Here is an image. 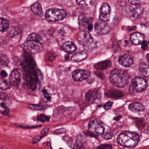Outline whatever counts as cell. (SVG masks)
<instances>
[{"mask_svg":"<svg viewBox=\"0 0 149 149\" xmlns=\"http://www.w3.org/2000/svg\"><path fill=\"white\" fill-rule=\"evenodd\" d=\"M23 47L31 53H38L42 50L44 48L43 40L38 34L31 33L27 38L23 44Z\"/></svg>","mask_w":149,"mask_h":149,"instance_id":"cell-1","label":"cell"},{"mask_svg":"<svg viewBox=\"0 0 149 149\" xmlns=\"http://www.w3.org/2000/svg\"><path fill=\"white\" fill-rule=\"evenodd\" d=\"M140 140L136 133L130 131H124L119 134L117 142L119 144L128 148H133L138 144Z\"/></svg>","mask_w":149,"mask_h":149,"instance_id":"cell-2","label":"cell"},{"mask_svg":"<svg viewBox=\"0 0 149 149\" xmlns=\"http://www.w3.org/2000/svg\"><path fill=\"white\" fill-rule=\"evenodd\" d=\"M128 73L123 70L116 69L111 72L110 75V82L114 85L118 87L126 86L129 81Z\"/></svg>","mask_w":149,"mask_h":149,"instance_id":"cell-3","label":"cell"},{"mask_svg":"<svg viewBox=\"0 0 149 149\" xmlns=\"http://www.w3.org/2000/svg\"><path fill=\"white\" fill-rule=\"evenodd\" d=\"M77 38L79 43L86 50L90 51L96 47V42L94 41L91 34L88 31H81L77 35Z\"/></svg>","mask_w":149,"mask_h":149,"instance_id":"cell-4","label":"cell"},{"mask_svg":"<svg viewBox=\"0 0 149 149\" xmlns=\"http://www.w3.org/2000/svg\"><path fill=\"white\" fill-rule=\"evenodd\" d=\"M67 13L65 10L57 8H52L46 10L45 17L49 22L62 21L66 17Z\"/></svg>","mask_w":149,"mask_h":149,"instance_id":"cell-5","label":"cell"},{"mask_svg":"<svg viewBox=\"0 0 149 149\" xmlns=\"http://www.w3.org/2000/svg\"><path fill=\"white\" fill-rule=\"evenodd\" d=\"M88 127L89 131L95 135H102L105 131L102 122L96 118H93L90 120Z\"/></svg>","mask_w":149,"mask_h":149,"instance_id":"cell-6","label":"cell"},{"mask_svg":"<svg viewBox=\"0 0 149 149\" xmlns=\"http://www.w3.org/2000/svg\"><path fill=\"white\" fill-rule=\"evenodd\" d=\"M79 28L82 31L89 32L93 28V18L88 16L81 15L79 16L78 20Z\"/></svg>","mask_w":149,"mask_h":149,"instance_id":"cell-7","label":"cell"},{"mask_svg":"<svg viewBox=\"0 0 149 149\" xmlns=\"http://www.w3.org/2000/svg\"><path fill=\"white\" fill-rule=\"evenodd\" d=\"M147 83L146 80L141 77L134 78L131 81L130 85V90H134L136 92H141L146 90Z\"/></svg>","mask_w":149,"mask_h":149,"instance_id":"cell-8","label":"cell"},{"mask_svg":"<svg viewBox=\"0 0 149 149\" xmlns=\"http://www.w3.org/2000/svg\"><path fill=\"white\" fill-rule=\"evenodd\" d=\"M74 109L75 108L73 107L66 108L63 106H59L54 110L53 116L55 118L60 119L71 114L74 112Z\"/></svg>","mask_w":149,"mask_h":149,"instance_id":"cell-9","label":"cell"},{"mask_svg":"<svg viewBox=\"0 0 149 149\" xmlns=\"http://www.w3.org/2000/svg\"><path fill=\"white\" fill-rule=\"evenodd\" d=\"M110 12L111 8L110 6L107 3H104L100 9L99 19L102 22H107L110 18Z\"/></svg>","mask_w":149,"mask_h":149,"instance_id":"cell-10","label":"cell"},{"mask_svg":"<svg viewBox=\"0 0 149 149\" xmlns=\"http://www.w3.org/2000/svg\"><path fill=\"white\" fill-rule=\"evenodd\" d=\"M22 73L19 69H14L11 71L9 78L10 83L11 86L17 87L19 86L21 81Z\"/></svg>","mask_w":149,"mask_h":149,"instance_id":"cell-11","label":"cell"},{"mask_svg":"<svg viewBox=\"0 0 149 149\" xmlns=\"http://www.w3.org/2000/svg\"><path fill=\"white\" fill-rule=\"evenodd\" d=\"M90 76V72L84 70H76L73 71L72 78L75 81H82L88 78Z\"/></svg>","mask_w":149,"mask_h":149,"instance_id":"cell-12","label":"cell"},{"mask_svg":"<svg viewBox=\"0 0 149 149\" xmlns=\"http://www.w3.org/2000/svg\"><path fill=\"white\" fill-rule=\"evenodd\" d=\"M95 31L99 35H106L110 31V27L106 22H97L95 25Z\"/></svg>","mask_w":149,"mask_h":149,"instance_id":"cell-13","label":"cell"},{"mask_svg":"<svg viewBox=\"0 0 149 149\" xmlns=\"http://www.w3.org/2000/svg\"><path fill=\"white\" fill-rule=\"evenodd\" d=\"M134 58L130 54H125L119 57L118 62L120 64L126 67L132 66L134 64Z\"/></svg>","mask_w":149,"mask_h":149,"instance_id":"cell-14","label":"cell"},{"mask_svg":"<svg viewBox=\"0 0 149 149\" xmlns=\"http://www.w3.org/2000/svg\"><path fill=\"white\" fill-rule=\"evenodd\" d=\"M101 95L99 92L97 90H90L86 94V100L87 101H93L99 99Z\"/></svg>","mask_w":149,"mask_h":149,"instance_id":"cell-15","label":"cell"},{"mask_svg":"<svg viewBox=\"0 0 149 149\" xmlns=\"http://www.w3.org/2000/svg\"><path fill=\"white\" fill-rule=\"evenodd\" d=\"M31 9L35 15L38 16L42 17L44 13L42 8V5L38 2L34 3L31 7Z\"/></svg>","mask_w":149,"mask_h":149,"instance_id":"cell-16","label":"cell"},{"mask_svg":"<svg viewBox=\"0 0 149 149\" xmlns=\"http://www.w3.org/2000/svg\"><path fill=\"white\" fill-rule=\"evenodd\" d=\"M144 36L139 32H135L131 35V42L134 45L141 44L144 41Z\"/></svg>","mask_w":149,"mask_h":149,"instance_id":"cell-17","label":"cell"},{"mask_svg":"<svg viewBox=\"0 0 149 149\" xmlns=\"http://www.w3.org/2000/svg\"><path fill=\"white\" fill-rule=\"evenodd\" d=\"M63 49L68 53H74L77 50L75 45L71 41H67L65 43L63 44Z\"/></svg>","mask_w":149,"mask_h":149,"instance_id":"cell-18","label":"cell"},{"mask_svg":"<svg viewBox=\"0 0 149 149\" xmlns=\"http://www.w3.org/2000/svg\"><path fill=\"white\" fill-rule=\"evenodd\" d=\"M111 61L107 60L99 62L94 65V68L98 70H104L111 66Z\"/></svg>","mask_w":149,"mask_h":149,"instance_id":"cell-19","label":"cell"},{"mask_svg":"<svg viewBox=\"0 0 149 149\" xmlns=\"http://www.w3.org/2000/svg\"><path fill=\"white\" fill-rule=\"evenodd\" d=\"M129 108L130 110L134 113L142 112L144 110L143 106L138 102H134L130 104Z\"/></svg>","mask_w":149,"mask_h":149,"instance_id":"cell-20","label":"cell"},{"mask_svg":"<svg viewBox=\"0 0 149 149\" xmlns=\"http://www.w3.org/2000/svg\"><path fill=\"white\" fill-rule=\"evenodd\" d=\"M87 54L85 52H81L75 53L72 57V60L74 62H79L86 59Z\"/></svg>","mask_w":149,"mask_h":149,"instance_id":"cell-21","label":"cell"},{"mask_svg":"<svg viewBox=\"0 0 149 149\" xmlns=\"http://www.w3.org/2000/svg\"><path fill=\"white\" fill-rule=\"evenodd\" d=\"M77 3L82 8H89L92 7L95 0H76Z\"/></svg>","mask_w":149,"mask_h":149,"instance_id":"cell-22","label":"cell"},{"mask_svg":"<svg viewBox=\"0 0 149 149\" xmlns=\"http://www.w3.org/2000/svg\"><path fill=\"white\" fill-rule=\"evenodd\" d=\"M122 92L116 90H110L106 94V96L109 98H118L123 96Z\"/></svg>","mask_w":149,"mask_h":149,"instance_id":"cell-23","label":"cell"},{"mask_svg":"<svg viewBox=\"0 0 149 149\" xmlns=\"http://www.w3.org/2000/svg\"><path fill=\"white\" fill-rule=\"evenodd\" d=\"M10 60L6 55L0 54V69L7 67L9 65Z\"/></svg>","mask_w":149,"mask_h":149,"instance_id":"cell-24","label":"cell"},{"mask_svg":"<svg viewBox=\"0 0 149 149\" xmlns=\"http://www.w3.org/2000/svg\"><path fill=\"white\" fill-rule=\"evenodd\" d=\"M9 28L8 20L4 18H0V31L4 32L7 31Z\"/></svg>","mask_w":149,"mask_h":149,"instance_id":"cell-25","label":"cell"},{"mask_svg":"<svg viewBox=\"0 0 149 149\" xmlns=\"http://www.w3.org/2000/svg\"><path fill=\"white\" fill-rule=\"evenodd\" d=\"M139 71L146 78H149V65L143 64L140 65Z\"/></svg>","mask_w":149,"mask_h":149,"instance_id":"cell-26","label":"cell"},{"mask_svg":"<svg viewBox=\"0 0 149 149\" xmlns=\"http://www.w3.org/2000/svg\"><path fill=\"white\" fill-rule=\"evenodd\" d=\"M10 83L3 79V78H0V89L2 90H6L11 87Z\"/></svg>","mask_w":149,"mask_h":149,"instance_id":"cell-27","label":"cell"},{"mask_svg":"<svg viewBox=\"0 0 149 149\" xmlns=\"http://www.w3.org/2000/svg\"><path fill=\"white\" fill-rule=\"evenodd\" d=\"M142 10V9L140 8H135L133 9L131 11V17L134 19L137 18L141 14Z\"/></svg>","mask_w":149,"mask_h":149,"instance_id":"cell-28","label":"cell"},{"mask_svg":"<svg viewBox=\"0 0 149 149\" xmlns=\"http://www.w3.org/2000/svg\"><path fill=\"white\" fill-rule=\"evenodd\" d=\"M85 142V137L82 136H78L74 144V148H81Z\"/></svg>","mask_w":149,"mask_h":149,"instance_id":"cell-29","label":"cell"},{"mask_svg":"<svg viewBox=\"0 0 149 149\" xmlns=\"http://www.w3.org/2000/svg\"><path fill=\"white\" fill-rule=\"evenodd\" d=\"M28 107L29 108L32 110H41L45 109V107L41 105H34V104H28Z\"/></svg>","mask_w":149,"mask_h":149,"instance_id":"cell-30","label":"cell"},{"mask_svg":"<svg viewBox=\"0 0 149 149\" xmlns=\"http://www.w3.org/2000/svg\"><path fill=\"white\" fill-rule=\"evenodd\" d=\"M37 120L42 122H46L49 121L50 120V117L45 114L39 115L37 116Z\"/></svg>","mask_w":149,"mask_h":149,"instance_id":"cell-31","label":"cell"},{"mask_svg":"<svg viewBox=\"0 0 149 149\" xmlns=\"http://www.w3.org/2000/svg\"><path fill=\"white\" fill-rule=\"evenodd\" d=\"M20 33V29L17 26H15L12 28L9 33V36L12 38L15 36Z\"/></svg>","mask_w":149,"mask_h":149,"instance_id":"cell-32","label":"cell"},{"mask_svg":"<svg viewBox=\"0 0 149 149\" xmlns=\"http://www.w3.org/2000/svg\"><path fill=\"white\" fill-rule=\"evenodd\" d=\"M1 106L2 108L4 109V111L2 113V114L4 115H8L9 113V109L6 106V104L3 102H2L1 104Z\"/></svg>","mask_w":149,"mask_h":149,"instance_id":"cell-33","label":"cell"},{"mask_svg":"<svg viewBox=\"0 0 149 149\" xmlns=\"http://www.w3.org/2000/svg\"><path fill=\"white\" fill-rule=\"evenodd\" d=\"M42 92L44 96V98L47 100L50 101L51 99V97L50 96L49 94L46 89L44 88V89L42 90Z\"/></svg>","mask_w":149,"mask_h":149,"instance_id":"cell-34","label":"cell"},{"mask_svg":"<svg viewBox=\"0 0 149 149\" xmlns=\"http://www.w3.org/2000/svg\"><path fill=\"white\" fill-rule=\"evenodd\" d=\"M113 134L112 132H108L105 134L103 136V138L106 140H109L113 137Z\"/></svg>","mask_w":149,"mask_h":149,"instance_id":"cell-35","label":"cell"},{"mask_svg":"<svg viewBox=\"0 0 149 149\" xmlns=\"http://www.w3.org/2000/svg\"><path fill=\"white\" fill-rule=\"evenodd\" d=\"M113 103L111 101H108L107 102L104 106V108L105 110H109L113 106Z\"/></svg>","mask_w":149,"mask_h":149,"instance_id":"cell-36","label":"cell"},{"mask_svg":"<svg viewBox=\"0 0 149 149\" xmlns=\"http://www.w3.org/2000/svg\"><path fill=\"white\" fill-rule=\"evenodd\" d=\"M129 2L133 5H139L141 4V0H128Z\"/></svg>","mask_w":149,"mask_h":149,"instance_id":"cell-37","label":"cell"},{"mask_svg":"<svg viewBox=\"0 0 149 149\" xmlns=\"http://www.w3.org/2000/svg\"><path fill=\"white\" fill-rule=\"evenodd\" d=\"M49 129L45 128L44 129L42 130V132H41V134H42V137H44L45 136H46L48 133H49Z\"/></svg>","mask_w":149,"mask_h":149,"instance_id":"cell-38","label":"cell"},{"mask_svg":"<svg viewBox=\"0 0 149 149\" xmlns=\"http://www.w3.org/2000/svg\"><path fill=\"white\" fill-rule=\"evenodd\" d=\"M97 148L104 149H110L112 148V147L110 145L108 144H106V145H102L101 146H99Z\"/></svg>","mask_w":149,"mask_h":149,"instance_id":"cell-39","label":"cell"},{"mask_svg":"<svg viewBox=\"0 0 149 149\" xmlns=\"http://www.w3.org/2000/svg\"><path fill=\"white\" fill-rule=\"evenodd\" d=\"M42 136H36V137H34L33 139V143H38L40 140H41Z\"/></svg>","mask_w":149,"mask_h":149,"instance_id":"cell-40","label":"cell"},{"mask_svg":"<svg viewBox=\"0 0 149 149\" xmlns=\"http://www.w3.org/2000/svg\"><path fill=\"white\" fill-rule=\"evenodd\" d=\"M7 96L5 94L0 91V99L3 101H5L7 99Z\"/></svg>","mask_w":149,"mask_h":149,"instance_id":"cell-41","label":"cell"},{"mask_svg":"<svg viewBox=\"0 0 149 149\" xmlns=\"http://www.w3.org/2000/svg\"><path fill=\"white\" fill-rule=\"evenodd\" d=\"M142 46L141 48L142 49H143V50H146V49L148 48V43H147L146 41H143V42H142Z\"/></svg>","mask_w":149,"mask_h":149,"instance_id":"cell-42","label":"cell"},{"mask_svg":"<svg viewBox=\"0 0 149 149\" xmlns=\"http://www.w3.org/2000/svg\"><path fill=\"white\" fill-rule=\"evenodd\" d=\"M0 74H1V76L2 78H6L8 76V73L6 72V71H4V70H2L1 71Z\"/></svg>","mask_w":149,"mask_h":149,"instance_id":"cell-43","label":"cell"},{"mask_svg":"<svg viewBox=\"0 0 149 149\" xmlns=\"http://www.w3.org/2000/svg\"><path fill=\"white\" fill-rule=\"evenodd\" d=\"M65 129L62 128L61 129H58L56 131V133L58 134H63V133H65Z\"/></svg>","mask_w":149,"mask_h":149,"instance_id":"cell-44","label":"cell"},{"mask_svg":"<svg viewBox=\"0 0 149 149\" xmlns=\"http://www.w3.org/2000/svg\"><path fill=\"white\" fill-rule=\"evenodd\" d=\"M98 73H96L97 76L100 78H101V79H103L104 78V75L103 73H102L101 74H100L101 72H97Z\"/></svg>","mask_w":149,"mask_h":149,"instance_id":"cell-45","label":"cell"},{"mask_svg":"<svg viewBox=\"0 0 149 149\" xmlns=\"http://www.w3.org/2000/svg\"><path fill=\"white\" fill-rule=\"evenodd\" d=\"M58 33H59L60 35H62V36H65V31L63 29H60V30L58 31Z\"/></svg>","mask_w":149,"mask_h":149,"instance_id":"cell-46","label":"cell"},{"mask_svg":"<svg viewBox=\"0 0 149 149\" xmlns=\"http://www.w3.org/2000/svg\"><path fill=\"white\" fill-rule=\"evenodd\" d=\"M122 116L120 115V116H117V117H115V118H114V120H119L120 119H121Z\"/></svg>","mask_w":149,"mask_h":149,"instance_id":"cell-47","label":"cell"},{"mask_svg":"<svg viewBox=\"0 0 149 149\" xmlns=\"http://www.w3.org/2000/svg\"><path fill=\"white\" fill-rule=\"evenodd\" d=\"M146 58H147V60L149 63V53L147 54V56H146Z\"/></svg>","mask_w":149,"mask_h":149,"instance_id":"cell-48","label":"cell"},{"mask_svg":"<svg viewBox=\"0 0 149 149\" xmlns=\"http://www.w3.org/2000/svg\"><path fill=\"white\" fill-rule=\"evenodd\" d=\"M69 57H70V55H68V54H67V55H65V59H68L69 58Z\"/></svg>","mask_w":149,"mask_h":149,"instance_id":"cell-49","label":"cell"},{"mask_svg":"<svg viewBox=\"0 0 149 149\" xmlns=\"http://www.w3.org/2000/svg\"><path fill=\"white\" fill-rule=\"evenodd\" d=\"M1 42H0V45H1Z\"/></svg>","mask_w":149,"mask_h":149,"instance_id":"cell-50","label":"cell"},{"mask_svg":"<svg viewBox=\"0 0 149 149\" xmlns=\"http://www.w3.org/2000/svg\"><path fill=\"white\" fill-rule=\"evenodd\" d=\"M148 43L149 44V42H148Z\"/></svg>","mask_w":149,"mask_h":149,"instance_id":"cell-51","label":"cell"}]
</instances>
